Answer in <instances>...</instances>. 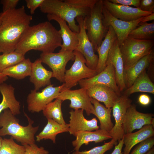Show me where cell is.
Listing matches in <instances>:
<instances>
[{
	"instance_id": "obj_1",
	"label": "cell",
	"mask_w": 154,
	"mask_h": 154,
	"mask_svg": "<svg viewBox=\"0 0 154 154\" xmlns=\"http://www.w3.org/2000/svg\"><path fill=\"white\" fill-rule=\"evenodd\" d=\"M62 44L59 31L46 21L30 26L21 37L15 51L24 55L31 50L43 53L53 52Z\"/></svg>"
},
{
	"instance_id": "obj_2",
	"label": "cell",
	"mask_w": 154,
	"mask_h": 154,
	"mask_svg": "<svg viewBox=\"0 0 154 154\" xmlns=\"http://www.w3.org/2000/svg\"><path fill=\"white\" fill-rule=\"evenodd\" d=\"M32 16L27 14L23 5L0 13V52L15 51L22 35L30 26Z\"/></svg>"
},
{
	"instance_id": "obj_3",
	"label": "cell",
	"mask_w": 154,
	"mask_h": 154,
	"mask_svg": "<svg viewBox=\"0 0 154 154\" xmlns=\"http://www.w3.org/2000/svg\"><path fill=\"white\" fill-rule=\"evenodd\" d=\"M24 113L28 122L27 125L25 126L19 124V119L9 109L4 110L0 114V136L11 135L23 146L35 143V135L39 126L33 127L34 121Z\"/></svg>"
},
{
	"instance_id": "obj_4",
	"label": "cell",
	"mask_w": 154,
	"mask_h": 154,
	"mask_svg": "<svg viewBox=\"0 0 154 154\" xmlns=\"http://www.w3.org/2000/svg\"><path fill=\"white\" fill-rule=\"evenodd\" d=\"M39 8L43 13L56 15L65 20L71 30L77 33L80 29L76 23V18L78 16L85 17L92 8L78 7L60 0H44Z\"/></svg>"
},
{
	"instance_id": "obj_5",
	"label": "cell",
	"mask_w": 154,
	"mask_h": 154,
	"mask_svg": "<svg viewBox=\"0 0 154 154\" xmlns=\"http://www.w3.org/2000/svg\"><path fill=\"white\" fill-rule=\"evenodd\" d=\"M153 40H142L127 37L119 45L124 70L128 69L153 50Z\"/></svg>"
},
{
	"instance_id": "obj_6",
	"label": "cell",
	"mask_w": 154,
	"mask_h": 154,
	"mask_svg": "<svg viewBox=\"0 0 154 154\" xmlns=\"http://www.w3.org/2000/svg\"><path fill=\"white\" fill-rule=\"evenodd\" d=\"M103 0H97L89 14L84 17L87 35L95 51L101 44L108 29L104 26L102 21Z\"/></svg>"
},
{
	"instance_id": "obj_7",
	"label": "cell",
	"mask_w": 154,
	"mask_h": 154,
	"mask_svg": "<svg viewBox=\"0 0 154 154\" xmlns=\"http://www.w3.org/2000/svg\"><path fill=\"white\" fill-rule=\"evenodd\" d=\"M74 51V61L71 68L65 71L64 85L60 92L70 90L78 84L80 80L91 78L97 74L96 70L86 66V59L82 54L76 50Z\"/></svg>"
},
{
	"instance_id": "obj_8",
	"label": "cell",
	"mask_w": 154,
	"mask_h": 154,
	"mask_svg": "<svg viewBox=\"0 0 154 154\" xmlns=\"http://www.w3.org/2000/svg\"><path fill=\"white\" fill-rule=\"evenodd\" d=\"M64 85L63 83L60 86L53 87L51 84L41 92L34 89L31 90L27 99L28 110L32 113L42 111L47 105L57 98Z\"/></svg>"
},
{
	"instance_id": "obj_9",
	"label": "cell",
	"mask_w": 154,
	"mask_h": 154,
	"mask_svg": "<svg viewBox=\"0 0 154 154\" xmlns=\"http://www.w3.org/2000/svg\"><path fill=\"white\" fill-rule=\"evenodd\" d=\"M39 59L52 70V77L60 82H64L66 67L68 62L75 59L74 51L59 52L58 53H42Z\"/></svg>"
},
{
	"instance_id": "obj_10",
	"label": "cell",
	"mask_w": 154,
	"mask_h": 154,
	"mask_svg": "<svg viewBox=\"0 0 154 154\" xmlns=\"http://www.w3.org/2000/svg\"><path fill=\"white\" fill-rule=\"evenodd\" d=\"M75 19L78 24L80 30L77 34L78 43L75 50L82 54L88 67L96 70L98 62V56L95 54L93 46L87 36L84 17L78 16Z\"/></svg>"
},
{
	"instance_id": "obj_11",
	"label": "cell",
	"mask_w": 154,
	"mask_h": 154,
	"mask_svg": "<svg viewBox=\"0 0 154 154\" xmlns=\"http://www.w3.org/2000/svg\"><path fill=\"white\" fill-rule=\"evenodd\" d=\"M102 14L104 26L107 29L109 26L112 27L116 34L119 45L128 37L131 31L139 25L143 17L132 21H122L113 16L104 6Z\"/></svg>"
},
{
	"instance_id": "obj_12",
	"label": "cell",
	"mask_w": 154,
	"mask_h": 154,
	"mask_svg": "<svg viewBox=\"0 0 154 154\" xmlns=\"http://www.w3.org/2000/svg\"><path fill=\"white\" fill-rule=\"evenodd\" d=\"M57 98L62 102L70 100L69 107L74 110L82 109L88 116L94 114V107L91 103L92 98L88 96L86 89L81 88L75 90H65L60 92Z\"/></svg>"
},
{
	"instance_id": "obj_13",
	"label": "cell",
	"mask_w": 154,
	"mask_h": 154,
	"mask_svg": "<svg viewBox=\"0 0 154 154\" xmlns=\"http://www.w3.org/2000/svg\"><path fill=\"white\" fill-rule=\"evenodd\" d=\"M153 116L152 114L138 112L136 106L131 104L127 110L123 124L124 134L132 132L136 129H140L146 125H152L154 126Z\"/></svg>"
},
{
	"instance_id": "obj_14",
	"label": "cell",
	"mask_w": 154,
	"mask_h": 154,
	"mask_svg": "<svg viewBox=\"0 0 154 154\" xmlns=\"http://www.w3.org/2000/svg\"><path fill=\"white\" fill-rule=\"evenodd\" d=\"M132 102L129 96L123 94L121 95L112 108L115 123L109 133L116 141H119L124 135L123 124L127 110Z\"/></svg>"
},
{
	"instance_id": "obj_15",
	"label": "cell",
	"mask_w": 154,
	"mask_h": 154,
	"mask_svg": "<svg viewBox=\"0 0 154 154\" xmlns=\"http://www.w3.org/2000/svg\"><path fill=\"white\" fill-rule=\"evenodd\" d=\"M78 84L81 88L86 89L96 85H104L121 95V92L116 83L114 67L109 62H106V67L101 72L91 78L80 80Z\"/></svg>"
},
{
	"instance_id": "obj_16",
	"label": "cell",
	"mask_w": 154,
	"mask_h": 154,
	"mask_svg": "<svg viewBox=\"0 0 154 154\" xmlns=\"http://www.w3.org/2000/svg\"><path fill=\"white\" fill-rule=\"evenodd\" d=\"M104 6L114 17L122 21H130L149 15L152 13L143 11L139 8L112 3L103 0Z\"/></svg>"
},
{
	"instance_id": "obj_17",
	"label": "cell",
	"mask_w": 154,
	"mask_h": 154,
	"mask_svg": "<svg viewBox=\"0 0 154 154\" xmlns=\"http://www.w3.org/2000/svg\"><path fill=\"white\" fill-rule=\"evenodd\" d=\"M82 109L72 110L70 115L68 132L74 135L77 132L82 131H92L99 129L98 121L96 118L87 120L83 115Z\"/></svg>"
},
{
	"instance_id": "obj_18",
	"label": "cell",
	"mask_w": 154,
	"mask_h": 154,
	"mask_svg": "<svg viewBox=\"0 0 154 154\" xmlns=\"http://www.w3.org/2000/svg\"><path fill=\"white\" fill-rule=\"evenodd\" d=\"M47 17L49 21H56L60 25V29L59 31L63 42L59 52L75 50L78 43V33L72 31L66 24V22L59 17L47 14Z\"/></svg>"
},
{
	"instance_id": "obj_19",
	"label": "cell",
	"mask_w": 154,
	"mask_h": 154,
	"mask_svg": "<svg viewBox=\"0 0 154 154\" xmlns=\"http://www.w3.org/2000/svg\"><path fill=\"white\" fill-rule=\"evenodd\" d=\"M107 62L111 63L114 66L116 84L121 92H123L126 88L124 78L123 63L117 39L109 51Z\"/></svg>"
},
{
	"instance_id": "obj_20",
	"label": "cell",
	"mask_w": 154,
	"mask_h": 154,
	"mask_svg": "<svg viewBox=\"0 0 154 154\" xmlns=\"http://www.w3.org/2000/svg\"><path fill=\"white\" fill-rule=\"evenodd\" d=\"M88 96L98 102H103L107 108H112L121 96L106 86L97 84L87 89Z\"/></svg>"
},
{
	"instance_id": "obj_21",
	"label": "cell",
	"mask_w": 154,
	"mask_h": 154,
	"mask_svg": "<svg viewBox=\"0 0 154 154\" xmlns=\"http://www.w3.org/2000/svg\"><path fill=\"white\" fill-rule=\"evenodd\" d=\"M74 135L76 139L72 141V144L75 151H79L83 144L87 145L90 142L97 143L112 139L109 132L100 129L94 131H80L76 133Z\"/></svg>"
},
{
	"instance_id": "obj_22",
	"label": "cell",
	"mask_w": 154,
	"mask_h": 154,
	"mask_svg": "<svg viewBox=\"0 0 154 154\" xmlns=\"http://www.w3.org/2000/svg\"><path fill=\"white\" fill-rule=\"evenodd\" d=\"M42 63L39 58L31 64L29 80L34 84V90L37 91L42 87L51 84L50 79L52 77V72L46 69Z\"/></svg>"
},
{
	"instance_id": "obj_23",
	"label": "cell",
	"mask_w": 154,
	"mask_h": 154,
	"mask_svg": "<svg viewBox=\"0 0 154 154\" xmlns=\"http://www.w3.org/2000/svg\"><path fill=\"white\" fill-rule=\"evenodd\" d=\"M117 37L115 31L111 26H109L104 40L96 50L98 54V62L96 70L97 74L106 67L109 53Z\"/></svg>"
},
{
	"instance_id": "obj_24",
	"label": "cell",
	"mask_w": 154,
	"mask_h": 154,
	"mask_svg": "<svg viewBox=\"0 0 154 154\" xmlns=\"http://www.w3.org/2000/svg\"><path fill=\"white\" fill-rule=\"evenodd\" d=\"M154 135V126L152 125H144L136 132L125 134L123 137L125 146L123 154H129L134 146Z\"/></svg>"
},
{
	"instance_id": "obj_25",
	"label": "cell",
	"mask_w": 154,
	"mask_h": 154,
	"mask_svg": "<svg viewBox=\"0 0 154 154\" xmlns=\"http://www.w3.org/2000/svg\"><path fill=\"white\" fill-rule=\"evenodd\" d=\"M153 50L138 61L135 64L124 71V78L126 89L130 87L136 78L154 61Z\"/></svg>"
},
{
	"instance_id": "obj_26",
	"label": "cell",
	"mask_w": 154,
	"mask_h": 154,
	"mask_svg": "<svg viewBox=\"0 0 154 154\" xmlns=\"http://www.w3.org/2000/svg\"><path fill=\"white\" fill-rule=\"evenodd\" d=\"M14 90L11 84L4 83L0 84V92L2 96V100L0 103V114L7 109H9L15 116L20 114V103L16 98Z\"/></svg>"
},
{
	"instance_id": "obj_27",
	"label": "cell",
	"mask_w": 154,
	"mask_h": 154,
	"mask_svg": "<svg viewBox=\"0 0 154 154\" xmlns=\"http://www.w3.org/2000/svg\"><path fill=\"white\" fill-rule=\"evenodd\" d=\"M47 123L42 130L36 136V140L39 142L43 139H49L56 143V135L58 134L68 131L69 125L58 123L51 119H47Z\"/></svg>"
},
{
	"instance_id": "obj_28",
	"label": "cell",
	"mask_w": 154,
	"mask_h": 154,
	"mask_svg": "<svg viewBox=\"0 0 154 154\" xmlns=\"http://www.w3.org/2000/svg\"><path fill=\"white\" fill-rule=\"evenodd\" d=\"M137 92H148L154 94V85L147 73L146 70L139 75L130 87L125 90L123 94L129 96Z\"/></svg>"
},
{
	"instance_id": "obj_29",
	"label": "cell",
	"mask_w": 154,
	"mask_h": 154,
	"mask_svg": "<svg viewBox=\"0 0 154 154\" xmlns=\"http://www.w3.org/2000/svg\"><path fill=\"white\" fill-rule=\"evenodd\" d=\"M91 103L94 108V113L100 122V129L109 132L114 125L111 119L112 108H107L96 100L92 98Z\"/></svg>"
},
{
	"instance_id": "obj_30",
	"label": "cell",
	"mask_w": 154,
	"mask_h": 154,
	"mask_svg": "<svg viewBox=\"0 0 154 154\" xmlns=\"http://www.w3.org/2000/svg\"><path fill=\"white\" fill-rule=\"evenodd\" d=\"M32 62L29 58L25 59L18 63L4 70V75L17 80H21L30 76Z\"/></svg>"
},
{
	"instance_id": "obj_31",
	"label": "cell",
	"mask_w": 154,
	"mask_h": 154,
	"mask_svg": "<svg viewBox=\"0 0 154 154\" xmlns=\"http://www.w3.org/2000/svg\"><path fill=\"white\" fill-rule=\"evenodd\" d=\"M62 101L57 98L47 105L42 110L44 116L47 119H51L60 124H66L64 119L62 110Z\"/></svg>"
},
{
	"instance_id": "obj_32",
	"label": "cell",
	"mask_w": 154,
	"mask_h": 154,
	"mask_svg": "<svg viewBox=\"0 0 154 154\" xmlns=\"http://www.w3.org/2000/svg\"><path fill=\"white\" fill-rule=\"evenodd\" d=\"M154 37V21L140 23L139 25L131 31L128 37L139 40H153Z\"/></svg>"
},
{
	"instance_id": "obj_33",
	"label": "cell",
	"mask_w": 154,
	"mask_h": 154,
	"mask_svg": "<svg viewBox=\"0 0 154 154\" xmlns=\"http://www.w3.org/2000/svg\"><path fill=\"white\" fill-rule=\"evenodd\" d=\"M25 59V55L14 51L0 54V73Z\"/></svg>"
},
{
	"instance_id": "obj_34",
	"label": "cell",
	"mask_w": 154,
	"mask_h": 154,
	"mask_svg": "<svg viewBox=\"0 0 154 154\" xmlns=\"http://www.w3.org/2000/svg\"><path fill=\"white\" fill-rule=\"evenodd\" d=\"M25 146L17 144L12 137L3 139L0 154H25Z\"/></svg>"
},
{
	"instance_id": "obj_35",
	"label": "cell",
	"mask_w": 154,
	"mask_h": 154,
	"mask_svg": "<svg viewBox=\"0 0 154 154\" xmlns=\"http://www.w3.org/2000/svg\"><path fill=\"white\" fill-rule=\"evenodd\" d=\"M117 143V142L112 139L110 141L104 143L101 146L95 147L88 151H75L72 154H104L106 152L112 148L114 145H116Z\"/></svg>"
},
{
	"instance_id": "obj_36",
	"label": "cell",
	"mask_w": 154,
	"mask_h": 154,
	"mask_svg": "<svg viewBox=\"0 0 154 154\" xmlns=\"http://www.w3.org/2000/svg\"><path fill=\"white\" fill-rule=\"evenodd\" d=\"M153 137L148 138L138 143L130 154H145L153 147Z\"/></svg>"
},
{
	"instance_id": "obj_37",
	"label": "cell",
	"mask_w": 154,
	"mask_h": 154,
	"mask_svg": "<svg viewBox=\"0 0 154 154\" xmlns=\"http://www.w3.org/2000/svg\"><path fill=\"white\" fill-rule=\"evenodd\" d=\"M25 154H48L49 151L43 147H38L35 143L24 146Z\"/></svg>"
},
{
	"instance_id": "obj_38",
	"label": "cell",
	"mask_w": 154,
	"mask_h": 154,
	"mask_svg": "<svg viewBox=\"0 0 154 154\" xmlns=\"http://www.w3.org/2000/svg\"><path fill=\"white\" fill-rule=\"evenodd\" d=\"M65 2L81 8H91L97 0H65Z\"/></svg>"
},
{
	"instance_id": "obj_39",
	"label": "cell",
	"mask_w": 154,
	"mask_h": 154,
	"mask_svg": "<svg viewBox=\"0 0 154 154\" xmlns=\"http://www.w3.org/2000/svg\"><path fill=\"white\" fill-rule=\"evenodd\" d=\"M138 8L143 11L154 13V0H141Z\"/></svg>"
},
{
	"instance_id": "obj_40",
	"label": "cell",
	"mask_w": 154,
	"mask_h": 154,
	"mask_svg": "<svg viewBox=\"0 0 154 154\" xmlns=\"http://www.w3.org/2000/svg\"><path fill=\"white\" fill-rule=\"evenodd\" d=\"M19 0H1L0 3L3 6V12L16 9Z\"/></svg>"
},
{
	"instance_id": "obj_41",
	"label": "cell",
	"mask_w": 154,
	"mask_h": 154,
	"mask_svg": "<svg viewBox=\"0 0 154 154\" xmlns=\"http://www.w3.org/2000/svg\"><path fill=\"white\" fill-rule=\"evenodd\" d=\"M111 2L126 6H133L139 7L141 0H108Z\"/></svg>"
},
{
	"instance_id": "obj_42",
	"label": "cell",
	"mask_w": 154,
	"mask_h": 154,
	"mask_svg": "<svg viewBox=\"0 0 154 154\" xmlns=\"http://www.w3.org/2000/svg\"><path fill=\"white\" fill-rule=\"evenodd\" d=\"M44 0H26L25 1L27 6L30 9V13L33 14L35 11L38 7H39Z\"/></svg>"
},
{
	"instance_id": "obj_43",
	"label": "cell",
	"mask_w": 154,
	"mask_h": 154,
	"mask_svg": "<svg viewBox=\"0 0 154 154\" xmlns=\"http://www.w3.org/2000/svg\"><path fill=\"white\" fill-rule=\"evenodd\" d=\"M139 102L141 105L146 106L148 105L151 102V100L150 97L147 94H141L138 99Z\"/></svg>"
},
{
	"instance_id": "obj_44",
	"label": "cell",
	"mask_w": 154,
	"mask_h": 154,
	"mask_svg": "<svg viewBox=\"0 0 154 154\" xmlns=\"http://www.w3.org/2000/svg\"><path fill=\"white\" fill-rule=\"evenodd\" d=\"M124 144L123 137L119 141L118 144L115 145L114 149L111 154H123L122 149Z\"/></svg>"
},
{
	"instance_id": "obj_45",
	"label": "cell",
	"mask_w": 154,
	"mask_h": 154,
	"mask_svg": "<svg viewBox=\"0 0 154 154\" xmlns=\"http://www.w3.org/2000/svg\"><path fill=\"white\" fill-rule=\"evenodd\" d=\"M154 19V13H152L151 14L145 16H144L141 21L140 23H144L153 20Z\"/></svg>"
},
{
	"instance_id": "obj_46",
	"label": "cell",
	"mask_w": 154,
	"mask_h": 154,
	"mask_svg": "<svg viewBox=\"0 0 154 154\" xmlns=\"http://www.w3.org/2000/svg\"><path fill=\"white\" fill-rule=\"evenodd\" d=\"M8 76L0 73V84L3 83L8 79Z\"/></svg>"
},
{
	"instance_id": "obj_47",
	"label": "cell",
	"mask_w": 154,
	"mask_h": 154,
	"mask_svg": "<svg viewBox=\"0 0 154 154\" xmlns=\"http://www.w3.org/2000/svg\"><path fill=\"white\" fill-rule=\"evenodd\" d=\"M145 154H154V147Z\"/></svg>"
},
{
	"instance_id": "obj_48",
	"label": "cell",
	"mask_w": 154,
	"mask_h": 154,
	"mask_svg": "<svg viewBox=\"0 0 154 154\" xmlns=\"http://www.w3.org/2000/svg\"><path fill=\"white\" fill-rule=\"evenodd\" d=\"M3 140V139L0 136V148L1 145Z\"/></svg>"
},
{
	"instance_id": "obj_49",
	"label": "cell",
	"mask_w": 154,
	"mask_h": 154,
	"mask_svg": "<svg viewBox=\"0 0 154 154\" xmlns=\"http://www.w3.org/2000/svg\"></svg>"
}]
</instances>
